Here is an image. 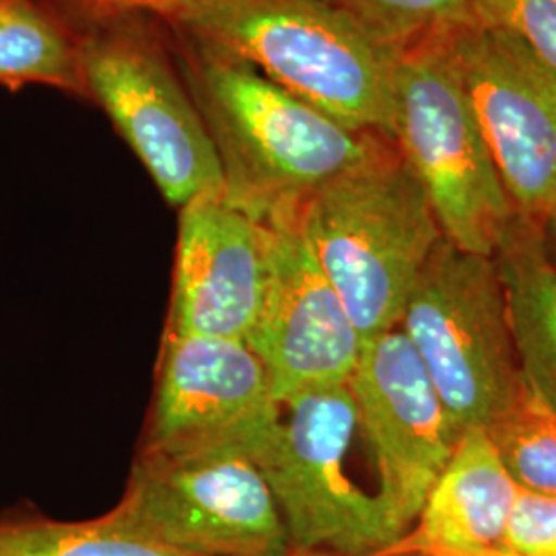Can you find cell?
Returning a JSON list of instances; mask_svg holds the SVG:
<instances>
[{"instance_id": "cell-14", "label": "cell", "mask_w": 556, "mask_h": 556, "mask_svg": "<svg viewBox=\"0 0 556 556\" xmlns=\"http://www.w3.org/2000/svg\"><path fill=\"white\" fill-rule=\"evenodd\" d=\"M516 497V482L505 472L489 435L470 431L459 439L413 528L379 556L501 553Z\"/></svg>"}, {"instance_id": "cell-13", "label": "cell", "mask_w": 556, "mask_h": 556, "mask_svg": "<svg viewBox=\"0 0 556 556\" xmlns=\"http://www.w3.org/2000/svg\"><path fill=\"white\" fill-rule=\"evenodd\" d=\"M349 383L400 509L413 528L462 438L400 326L363 342Z\"/></svg>"}, {"instance_id": "cell-16", "label": "cell", "mask_w": 556, "mask_h": 556, "mask_svg": "<svg viewBox=\"0 0 556 556\" xmlns=\"http://www.w3.org/2000/svg\"><path fill=\"white\" fill-rule=\"evenodd\" d=\"M0 85L87 98L77 31L40 0H0Z\"/></svg>"}, {"instance_id": "cell-20", "label": "cell", "mask_w": 556, "mask_h": 556, "mask_svg": "<svg viewBox=\"0 0 556 556\" xmlns=\"http://www.w3.org/2000/svg\"><path fill=\"white\" fill-rule=\"evenodd\" d=\"M475 15L516 36L556 75V0H475Z\"/></svg>"}, {"instance_id": "cell-24", "label": "cell", "mask_w": 556, "mask_h": 556, "mask_svg": "<svg viewBox=\"0 0 556 556\" xmlns=\"http://www.w3.org/2000/svg\"><path fill=\"white\" fill-rule=\"evenodd\" d=\"M289 556H334L326 555V553H309V551H291Z\"/></svg>"}, {"instance_id": "cell-21", "label": "cell", "mask_w": 556, "mask_h": 556, "mask_svg": "<svg viewBox=\"0 0 556 556\" xmlns=\"http://www.w3.org/2000/svg\"><path fill=\"white\" fill-rule=\"evenodd\" d=\"M501 553L556 556V497L517 489Z\"/></svg>"}, {"instance_id": "cell-17", "label": "cell", "mask_w": 556, "mask_h": 556, "mask_svg": "<svg viewBox=\"0 0 556 556\" xmlns=\"http://www.w3.org/2000/svg\"><path fill=\"white\" fill-rule=\"evenodd\" d=\"M0 556H188L124 532L110 517L56 519L31 507L0 514Z\"/></svg>"}, {"instance_id": "cell-19", "label": "cell", "mask_w": 556, "mask_h": 556, "mask_svg": "<svg viewBox=\"0 0 556 556\" xmlns=\"http://www.w3.org/2000/svg\"><path fill=\"white\" fill-rule=\"evenodd\" d=\"M381 41L402 52L418 41L475 23V0H330Z\"/></svg>"}, {"instance_id": "cell-5", "label": "cell", "mask_w": 556, "mask_h": 556, "mask_svg": "<svg viewBox=\"0 0 556 556\" xmlns=\"http://www.w3.org/2000/svg\"><path fill=\"white\" fill-rule=\"evenodd\" d=\"M392 140L431 202L443 238L495 258L519 215L443 34L397 52Z\"/></svg>"}, {"instance_id": "cell-23", "label": "cell", "mask_w": 556, "mask_h": 556, "mask_svg": "<svg viewBox=\"0 0 556 556\" xmlns=\"http://www.w3.org/2000/svg\"><path fill=\"white\" fill-rule=\"evenodd\" d=\"M544 241H546L548 256L556 266V220H551V223L544 225Z\"/></svg>"}, {"instance_id": "cell-15", "label": "cell", "mask_w": 556, "mask_h": 556, "mask_svg": "<svg viewBox=\"0 0 556 556\" xmlns=\"http://www.w3.org/2000/svg\"><path fill=\"white\" fill-rule=\"evenodd\" d=\"M495 262L521 376L556 415V266L546 250L544 225L517 217Z\"/></svg>"}, {"instance_id": "cell-9", "label": "cell", "mask_w": 556, "mask_h": 556, "mask_svg": "<svg viewBox=\"0 0 556 556\" xmlns=\"http://www.w3.org/2000/svg\"><path fill=\"white\" fill-rule=\"evenodd\" d=\"M443 41L517 215L556 220L555 73L516 36L478 21Z\"/></svg>"}, {"instance_id": "cell-2", "label": "cell", "mask_w": 556, "mask_h": 556, "mask_svg": "<svg viewBox=\"0 0 556 556\" xmlns=\"http://www.w3.org/2000/svg\"><path fill=\"white\" fill-rule=\"evenodd\" d=\"M250 457L293 551L379 556L410 530L349 381L277 397Z\"/></svg>"}, {"instance_id": "cell-4", "label": "cell", "mask_w": 556, "mask_h": 556, "mask_svg": "<svg viewBox=\"0 0 556 556\" xmlns=\"http://www.w3.org/2000/svg\"><path fill=\"white\" fill-rule=\"evenodd\" d=\"M299 227L363 342L396 328L415 280L445 239L392 139L305 200Z\"/></svg>"}, {"instance_id": "cell-3", "label": "cell", "mask_w": 556, "mask_h": 556, "mask_svg": "<svg viewBox=\"0 0 556 556\" xmlns=\"http://www.w3.org/2000/svg\"><path fill=\"white\" fill-rule=\"evenodd\" d=\"M155 20L254 66L340 124L392 139L397 52L330 0H184Z\"/></svg>"}, {"instance_id": "cell-12", "label": "cell", "mask_w": 556, "mask_h": 556, "mask_svg": "<svg viewBox=\"0 0 556 556\" xmlns=\"http://www.w3.org/2000/svg\"><path fill=\"white\" fill-rule=\"evenodd\" d=\"M270 278V229L202 194L179 208L165 332L239 338L252 332Z\"/></svg>"}, {"instance_id": "cell-11", "label": "cell", "mask_w": 556, "mask_h": 556, "mask_svg": "<svg viewBox=\"0 0 556 556\" xmlns=\"http://www.w3.org/2000/svg\"><path fill=\"white\" fill-rule=\"evenodd\" d=\"M268 229V289L245 342L262 361L273 396L349 381L363 338L344 301L324 275L299 227V215Z\"/></svg>"}, {"instance_id": "cell-1", "label": "cell", "mask_w": 556, "mask_h": 556, "mask_svg": "<svg viewBox=\"0 0 556 556\" xmlns=\"http://www.w3.org/2000/svg\"><path fill=\"white\" fill-rule=\"evenodd\" d=\"M169 48L217 153L223 199L262 225L299 215L318 188L386 139L340 124L254 66L176 31Z\"/></svg>"}, {"instance_id": "cell-22", "label": "cell", "mask_w": 556, "mask_h": 556, "mask_svg": "<svg viewBox=\"0 0 556 556\" xmlns=\"http://www.w3.org/2000/svg\"><path fill=\"white\" fill-rule=\"evenodd\" d=\"M66 21L73 29L89 21L105 20L122 13H147L160 17L184 0H40Z\"/></svg>"}, {"instance_id": "cell-10", "label": "cell", "mask_w": 556, "mask_h": 556, "mask_svg": "<svg viewBox=\"0 0 556 556\" xmlns=\"http://www.w3.org/2000/svg\"><path fill=\"white\" fill-rule=\"evenodd\" d=\"M275 400L268 374L245 340L165 332L139 454L250 456Z\"/></svg>"}, {"instance_id": "cell-8", "label": "cell", "mask_w": 556, "mask_h": 556, "mask_svg": "<svg viewBox=\"0 0 556 556\" xmlns=\"http://www.w3.org/2000/svg\"><path fill=\"white\" fill-rule=\"evenodd\" d=\"M128 534L188 556H289L291 540L264 475L245 452L139 454L105 514Z\"/></svg>"}, {"instance_id": "cell-6", "label": "cell", "mask_w": 556, "mask_h": 556, "mask_svg": "<svg viewBox=\"0 0 556 556\" xmlns=\"http://www.w3.org/2000/svg\"><path fill=\"white\" fill-rule=\"evenodd\" d=\"M457 435L486 431L528 392L495 258L443 239L400 316Z\"/></svg>"}, {"instance_id": "cell-25", "label": "cell", "mask_w": 556, "mask_h": 556, "mask_svg": "<svg viewBox=\"0 0 556 556\" xmlns=\"http://www.w3.org/2000/svg\"><path fill=\"white\" fill-rule=\"evenodd\" d=\"M475 556H514V555H509V553H484V555H475Z\"/></svg>"}, {"instance_id": "cell-7", "label": "cell", "mask_w": 556, "mask_h": 556, "mask_svg": "<svg viewBox=\"0 0 556 556\" xmlns=\"http://www.w3.org/2000/svg\"><path fill=\"white\" fill-rule=\"evenodd\" d=\"M122 13L77 27L80 73L163 199L181 208L223 194L219 160L169 46L144 17Z\"/></svg>"}, {"instance_id": "cell-18", "label": "cell", "mask_w": 556, "mask_h": 556, "mask_svg": "<svg viewBox=\"0 0 556 556\" xmlns=\"http://www.w3.org/2000/svg\"><path fill=\"white\" fill-rule=\"evenodd\" d=\"M517 489L556 497V415L530 390L484 431Z\"/></svg>"}]
</instances>
